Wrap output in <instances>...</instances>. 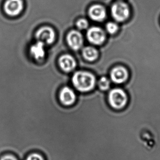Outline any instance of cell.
<instances>
[{
  "label": "cell",
  "instance_id": "6da1fadb",
  "mask_svg": "<svg viewBox=\"0 0 160 160\" xmlns=\"http://www.w3.org/2000/svg\"><path fill=\"white\" fill-rule=\"evenodd\" d=\"M72 83L76 89L82 92H88L95 87L96 78L91 73L78 71L72 77Z\"/></svg>",
  "mask_w": 160,
  "mask_h": 160
},
{
  "label": "cell",
  "instance_id": "7a4b0ae2",
  "mask_svg": "<svg viewBox=\"0 0 160 160\" xmlns=\"http://www.w3.org/2000/svg\"><path fill=\"white\" fill-rule=\"evenodd\" d=\"M108 101L112 108L121 109L128 104V97L127 93L122 89L116 88L110 91L108 95Z\"/></svg>",
  "mask_w": 160,
  "mask_h": 160
},
{
  "label": "cell",
  "instance_id": "3957f363",
  "mask_svg": "<svg viewBox=\"0 0 160 160\" xmlns=\"http://www.w3.org/2000/svg\"><path fill=\"white\" fill-rule=\"evenodd\" d=\"M111 14L115 21L119 22H125L130 17V8L125 2L118 1L111 7Z\"/></svg>",
  "mask_w": 160,
  "mask_h": 160
},
{
  "label": "cell",
  "instance_id": "277c9868",
  "mask_svg": "<svg viewBox=\"0 0 160 160\" xmlns=\"http://www.w3.org/2000/svg\"><path fill=\"white\" fill-rule=\"evenodd\" d=\"M87 38L91 43L96 46H100L106 39V35L103 30L97 26L91 27L87 33Z\"/></svg>",
  "mask_w": 160,
  "mask_h": 160
},
{
  "label": "cell",
  "instance_id": "5b68a950",
  "mask_svg": "<svg viewBox=\"0 0 160 160\" xmlns=\"http://www.w3.org/2000/svg\"><path fill=\"white\" fill-rule=\"evenodd\" d=\"M38 41L42 42L45 44L50 45L55 39V32L53 28L49 26H44L39 28L36 33Z\"/></svg>",
  "mask_w": 160,
  "mask_h": 160
},
{
  "label": "cell",
  "instance_id": "8992f818",
  "mask_svg": "<svg viewBox=\"0 0 160 160\" xmlns=\"http://www.w3.org/2000/svg\"><path fill=\"white\" fill-rule=\"evenodd\" d=\"M67 42L72 49L78 50L83 46L84 38L79 31L72 30L67 35Z\"/></svg>",
  "mask_w": 160,
  "mask_h": 160
},
{
  "label": "cell",
  "instance_id": "52a82bcc",
  "mask_svg": "<svg viewBox=\"0 0 160 160\" xmlns=\"http://www.w3.org/2000/svg\"><path fill=\"white\" fill-rule=\"evenodd\" d=\"M129 78L128 69L122 66H117L110 72V78L112 82L116 84H122L126 82Z\"/></svg>",
  "mask_w": 160,
  "mask_h": 160
},
{
  "label": "cell",
  "instance_id": "ba28073f",
  "mask_svg": "<svg viewBox=\"0 0 160 160\" xmlns=\"http://www.w3.org/2000/svg\"><path fill=\"white\" fill-rule=\"evenodd\" d=\"M23 8L22 0H7L4 6L5 12L12 17L19 15Z\"/></svg>",
  "mask_w": 160,
  "mask_h": 160
},
{
  "label": "cell",
  "instance_id": "9c48e42d",
  "mask_svg": "<svg viewBox=\"0 0 160 160\" xmlns=\"http://www.w3.org/2000/svg\"><path fill=\"white\" fill-rule=\"evenodd\" d=\"M76 95L72 89L69 87H65L61 90L59 94V99L65 106H71L75 103Z\"/></svg>",
  "mask_w": 160,
  "mask_h": 160
},
{
  "label": "cell",
  "instance_id": "30bf717a",
  "mask_svg": "<svg viewBox=\"0 0 160 160\" xmlns=\"http://www.w3.org/2000/svg\"><path fill=\"white\" fill-rule=\"evenodd\" d=\"M88 14L89 17L92 20L96 22H102L106 18V9L101 4H94L89 9Z\"/></svg>",
  "mask_w": 160,
  "mask_h": 160
},
{
  "label": "cell",
  "instance_id": "8fae6325",
  "mask_svg": "<svg viewBox=\"0 0 160 160\" xmlns=\"http://www.w3.org/2000/svg\"><path fill=\"white\" fill-rule=\"evenodd\" d=\"M45 44L42 42L37 41L31 46L29 52L31 56L36 61L40 62L44 60L46 56Z\"/></svg>",
  "mask_w": 160,
  "mask_h": 160
},
{
  "label": "cell",
  "instance_id": "7c38bea8",
  "mask_svg": "<svg viewBox=\"0 0 160 160\" xmlns=\"http://www.w3.org/2000/svg\"><path fill=\"white\" fill-rule=\"evenodd\" d=\"M58 65L65 72H70L76 68L77 66L75 58L69 54H65L58 59Z\"/></svg>",
  "mask_w": 160,
  "mask_h": 160
},
{
  "label": "cell",
  "instance_id": "4fadbf2b",
  "mask_svg": "<svg viewBox=\"0 0 160 160\" xmlns=\"http://www.w3.org/2000/svg\"><path fill=\"white\" fill-rule=\"evenodd\" d=\"M82 56L87 60L93 61L98 57V52L96 48L92 47H86L82 49Z\"/></svg>",
  "mask_w": 160,
  "mask_h": 160
},
{
  "label": "cell",
  "instance_id": "5bb4252c",
  "mask_svg": "<svg viewBox=\"0 0 160 160\" xmlns=\"http://www.w3.org/2000/svg\"><path fill=\"white\" fill-rule=\"evenodd\" d=\"M98 87L102 91L108 90L110 87V80L106 77H101L98 81Z\"/></svg>",
  "mask_w": 160,
  "mask_h": 160
},
{
  "label": "cell",
  "instance_id": "9a60e30c",
  "mask_svg": "<svg viewBox=\"0 0 160 160\" xmlns=\"http://www.w3.org/2000/svg\"><path fill=\"white\" fill-rule=\"evenodd\" d=\"M106 30L110 35H114L119 30L118 25L114 22H108L106 26Z\"/></svg>",
  "mask_w": 160,
  "mask_h": 160
},
{
  "label": "cell",
  "instance_id": "2e32d148",
  "mask_svg": "<svg viewBox=\"0 0 160 160\" xmlns=\"http://www.w3.org/2000/svg\"><path fill=\"white\" fill-rule=\"evenodd\" d=\"M77 28L80 30H84L89 27V22L86 19L80 18L76 22Z\"/></svg>",
  "mask_w": 160,
  "mask_h": 160
},
{
  "label": "cell",
  "instance_id": "e0dca14e",
  "mask_svg": "<svg viewBox=\"0 0 160 160\" xmlns=\"http://www.w3.org/2000/svg\"><path fill=\"white\" fill-rule=\"evenodd\" d=\"M25 160H46L43 155L38 152H33L26 156Z\"/></svg>",
  "mask_w": 160,
  "mask_h": 160
},
{
  "label": "cell",
  "instance_id": "ac0fdd59",
  "mask_svg": "<svg viewBox=\"0 0 160 160\" xmlns=\"http://www.w3.org/2000/svg\"><path fill=\"white\" fill-rule=\"evenodd\" d=\"M0 160H18V159L16 156H14L13 155L7 154L1 156L0 158Z\"/></svg>",
  "mask_w": 160,
  "mask_h": 160
}]
</instances>
